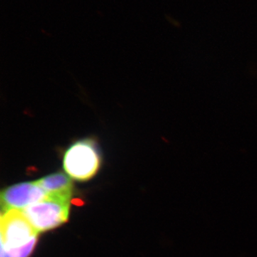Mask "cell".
Masks as SVG:
<instances>
[{"instance_id":"obj_1","label":"cell","mask_w":257,"mask_h":257,"mask_svg":"<svg viewBox=\"0 0 257 257\" xmlns=\"http://www.w3.org/2000/svg\"><path fill=\"white\" fill-rule=\"evenodd\" d=\"M62 165L72 179L87 182L95 177L102 164V155L94 137L74 140L62 152Z\"/></svg>"},{"instance_id":"obj_2","label":"cell","mask_w":257,"mask_h":257,"mask_svg":"<svg viewBox=\"0 0 257 257\" xmlns=\"http://www.w3.org/2000/svg\"><path fill=\"white\" fill-rule=\"evenodd\" d=\"M38 234L23 211L13 209L2 214V247L7 253L36 246Z\"/></svg>"},{"instance_id":"obj_3","label":"cell","mask_w":257,"mask_h":257,"mask_svg":"<svg viewBox=\"0 0 257 257\" xmlns=\"http://www.w3.org/2000/svg\"><path fill=\"white\" fill-rule=\"evenodd\" d=\"M71 198L47 195L40 202L24 209L23 214L40 232L55 229L67 222Z\"/></svg>"},{"instance_id":"obj_4","label":"cell","mask_w":257,"mask_h":257,"mask_svg":"<svg viewBox=\"0 0 257 257\" xmlns=\"http://www.w3.org/2000/svg\"><path fill=\"white\" fill-rule=\"evenodd\" d=\"M47 196V193L36 181L14 184L2 191V208L4 212L13 209L23 210L45 199Z\"/></svg>"},{"instance_id":"obj_5","label":"cell","mask_w":257,"mask_h":257,"mask_svg":"<svg viewBox=\"0 0 257 257\" xmlns=\"http://www.w3.org/2000/svg\"><path fill=\"white\" fill-rule=\"evenodd\" d=\"M47 195L71 198L74 185L72 179L67 174L56 172L36 181Z\"/></svg>"},{"instance_id":"obj_6","label":"cell","mask_w":257,"mask_h":257,"mask_svg":"<svg viewBox=\"0 0 257 257\" xmlns=\"http://www.w3.org/2000/svg\"><path fill=\"white\" fill-rule=\"evenodd\" d=\"M1 257H10L3 247H1Z\"/></svg>"}]
</instances>
